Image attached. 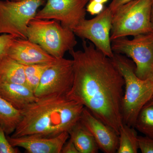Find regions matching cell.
<instances>
[{"instance_id":"7","label":"cell","mask_w":153,"mask_h":153,"mask_svg":"<svg viewBox=\"0 0 153 153\" xmlns=\"http://www.w3.org/2000/svg\"><path fill=\"white\" fill-rule=\"evenodd\" d=\"M123 37L111 41L114 53L125 55L134 63L135 72L140 79L152 78L153 75V32Z\"/></svg>"},{"instance_id":"23","label":"cell","mask_w":153,"mask_h":153,"mask_svg":"<svg viewBox=\"0 0 153 153\" xmlns=\"http://www.w3.org/2000/svg\"><path fill=\"white\" fill-rule=\"evenodd\" d=\"M139 149L142 153H153V138L146 136L138 137Z\"/></svg>"},{"instance_id":"9","label":"cell","mask_w":153,"mask_h":153,"mask_svg":"<svg viewBox=\"0 0 153 153\" xmlns=\"http://www.w3.org/2000/svg\"><path fill=\"white\" fill-rule=\"evenodd\" d=\"M112 15L108 7L105 8L94 18L85 19L73 30L75 36L89 40L97 49L111 58L114 55L110 39Z\"/></svg>"},{"instance_id":"27","label":"cell","mask_w":153,"mask_h":153,"mask_svg":"<svg viewBox=\"0 0 153 153\" xmlns=\"http://www.w3.org/2000/svg\"><path fill=\"white\" fill-rule=\"evenodd\" d=\"M94 1L97 2L101 4H104L105 3H106L108 1V0H92Z\"/></svg>"},{"instance_id":"17","label":"cell","mask_w":153,"mask_h":153,"mask_svg":"<svg viewBox=\"0 0 153 153\" xmlns=\"http://www.w3.org/2000/svg\"><path fill=\"white\" fill-rule=\"evenodd\" d=\"M22 117V110L17 109L0 96V125L7 135L15 131Z\"/></svg>"},{"instance_id":"20","label":"cell","mask_w":153,"mask_h":153,"mask_svg":"<svg viewBox=\"0 0 153 153\" xmlns=\"http://www.w3.org/2000/svg\"><path fill=\"white\" fill-rule=\"evenodd\" d=\"M53 63L25 66L26 85L34 91V93L39 85L44 71Z\"/></svg>"},{"instance_id":"14","label":"cell","mask_w":153,"mask_h":153,"mask_svg":"<svg viewBox=\"0 0 153 153\" xmlns=\"http://www.w3.org/2000/svg\"><path fill=\"white\" fill-rule=\"evenodd\" d=\"M0 96L19 110L25 109L38 99L26 85L1 81H0Z\"/></svg>"},{"instance_id":"24","label":"cell","mask_w":153,"mask_h":153,"mask_svg":"<svg viewBox=\"0 0 153 153\" xmlns=\"http://www.w3.org/2000/svg\"><path fill=\"white\" fill-rule=\"evenodd\" d=\"M104 4L90 0L86 7V11L91 15H97L103 10Z\"/></svg>"},{"instance_id":"5","label":"cell","mask_w":153,"mask_h":153,"mask_svg":"<svg viewBox=\"0 0 153 153\" xmlns=\"http://www.w3.org/2000/svg\"><path fill=\"white\" fill-rule=\"evenodd\" d=\"M153 0H132L113 13L111 41L153 32Z\"/></svg>"},{"instance_id":"6","label":"cell","mask_w":153,"mask_h":153,"mask_svg":"<svg viewBox=\"0 0 153 153\" xmlns=\"http://www.w3.org/2000/svg\"><path fill=\"white\" fill-rule=\"evenodd\" d=\"M44 0H0V35L10 34L26 39L27 30Z\"/></svg>"},{"instance_id":"1","label":"cell","mask_w":153,"mask_h":153,"mask_svg":"<svg viewBox=\"0 0 153 153\" xmlns=\"http://www.w3.org/2000/svg\"><path fill=\"white\" fill-rule=\"evenodd\" d=\"M82 50L69 52L74 80L67 94L119 135L123 124L122 101L124 80L112 58L83 40Z\"/></svg>"},{"instance_id":"19","label":"cell","mask_w":153,"mask_h":153,"mask_svg":"<svg viewBox=\"0 0 153 153\" xmlns=\"http://www.w3.org/2000/svg\"><path fill=\"white\" fill-rule=\"evenodd\" d=\"M134 128L146 136L153 138V97L140 111Z\"/></svg>"},{"instance_id":"13","label":"cell","mask_w":153,"mask_h":153,"mask_svg":"<svg viewBox=\"0 0 153 153\" xmlns=\"http://www.w3.org/2000/svg\"><path fill=\"white\" fill-rule=\"evenodd\" d=\"M7 55L24 66L53 63L57 59L48 54L40 45L28 39H14Z\"/></svg>"},{"instance_id":"31","label":"cell","mask_w":153,"mask_h":153,"mask_svg":"<svg viewBox=\"0 0 153 153\" xmlns=\"http://www.w3.org/2000/svg\"><path fill=\"white\" fill-rule=\"evenodd\" d=\"M10 1H16V0H10Z\"/></svg>"},{"instance_id":"4","label":"cell","mask_w":153,"mask_h":153,"mask_svg":"<svg viewBox=\"0 0 153 153\" xmlns=\"http://www.w3.org/2000/svg\"><path fill=\"white\" fill-rule=\"evenodd\" d=\"M27 38L56 59L63 57L77 44L73 30L54 20H31L27 30Z\"/></svg>"},{"instance_id":"12","label":"cell","mask_w":153,"mask_h":153,"mask_svg":"<svg viewBox=\"0 0 153 153\" xmlns=\"http://www.w3.org/2000/svg\"><path fill=\"white\" fill-rule=\"evenodd\" d=\"M7 137L13 146L23 148L27 153H61L62 148L69 138V135L68 132H64L52 137L27 135Z\"/></svg>"},{"instance_id":"29","label":"cell","mask_w":153,"mask_h":153,"mask_svg":"<svg viewBox=\"0 0 153 153\" xmlns=\"http://www.w3.org/2000/svg\"><path fill=\"white\" fill-rule=\"evenodd\" d=\"M151 79L153 81V75L152 76V78H151Z\"/></svg>"},{"instance_id":"3","label":"cell","mask_w":153,"mask_h":153,"mask_svg":"<svg viewBox=\"0 0 153 153\" xmlns=\"http://www.w3.org/2000/svg\"><path fill=\"white\" fill-rule=\"evenodd\" d=\"M112 59L124 80L122 101L123 123L134 127L140 111L153 97V81L139 78L135 72L134 64L125 56L114 53Z\"/></svg>"},{"instance_id":"11","label":"cell","mask_w":153,"mask_h":153,"mask_svg":"<svg viewBox=\"0 0 153 153\" xmlns=\"http://www.w3.org/2000/svg\"><path fill=\"white\" fill-rule=\"evenodd\" d=\"M79 121L92 134L100 149L105 153H117L119 135L113 129L96 117L85 107Z\"/></svg>"},{"instance_id":"25","label":"cell","mask_w":153,"mask_h":153,"mask_svg":"<svg viewBox=\"0 0 153 153\" xmlns=\"http://www.w3.org/2000/svg\"><path fill=\"white\" fill-rule=\"evenodd\" d=\"M61 153H79L77 149L71 139L69 138L68 140L64 145L62 150Z\"/></svg>"},{"instance_id":"15","label":"cell","mask_w":153,"mask_h":153,"mask_svg":"<svg viewBox=\"0 0 153 153\" xmlns=\"http://www.w3.org/2000/svg\"><path fill=\"white\" fill-rule=\"evenodd\" d=\"M68 134L79 153L98 152L99 149L93 135L79 121Z\"/></svg>"},{"instance_id":"10","label":"cell","mask_w":153,"mask_h":153,"mask_svg":"<svg viewBox=\"0 0 153 153\" xmlns=\"http://www.w3.org/2000/svg\"><path fill=\"white\" fill-rule=\"evenodd\" d=\"M90 0H47L35 19L54 20L73 30L85 19L86 7Z\"/></svg>"},{"instance_id":"2","label":"cell","mask_w":153,"mask_h":153,"mask_svg":"<svg viewBox=\"0 0 153 153\" xmlns=\"http://www.w3.org/2000/svg\"><path fill=\"white\" fill-rule=\"evenodd\" d=\"M84 108L67 95L53 94L38 98L22 110V120L11 137H52L68 133L79 121Z\"/></svg>"},{"instance_id":"21","label":"cell","mask_w":153,"mask_h":153,"mask_svg":"<svg viewBox=\"0 0 153 153\" xmlns=\"http://www.w3.org/2000/svg\"><path fill=\"white\" fill-rule=\"evenodd\" d=\"M17 38L12 35L3 34L0 35V61L7 55L8 50L14 39Z\"/></svg>"},{"instance_id":"22","label":"cell","mask_w":153,"mask_h":153,"mask_svg":"<svg viewBox=\"0 0 153 153\" xmlns=\"http://www.w3.org/2000/svg\"><path fill=\"white\" fill-rule=\"evenodd\" d=\"M6 135L0 125V153H19V150L11 144Z\"/></svg>"},{"instance_id":"26","label":"cell","mask_w":153,"mask_h":153,"mask_svg":"<svg viewBox=\"0 0 153 153\" xmlns=\"http://www.w3.org/2000/svg\"><path fill=\"white\" fill-rule=\"evenodd\" d=\"M131 1L132 0H111V2L110 4L108 7L109 8L113 14L121 6L123 5L126 3Z\"/></svg>"},{"instance_id":"16","label":"cell","mask_w":153,"mask_h":153,"mask_svg":"<svg viewBox=\"0 0 153 153\" xmlns=\"http://www.w3.org/2000/svg\"><path fill=\"white\" fill-rule=\"evenodd\" d=\"M0 81L26 85L25 66L6 55L0 61Z\"/></svg>"},{"instance_id":"8","label":"cell","mask_w":153,"mask_h":153,"mask_svg":"<svg viewBox=\"0 0 153 153\" xmlns=\"http://www.w3.org/2000/svg\"><path fill=\"white\" fill-rule=\"evenodd\" d=\"M73 80L72 59L58 58L44 71L35 95L38 98L53 94L67 95L72 87Z\"/></svg>"},{"instance_id":"28","label":"cell","mask_w":153,"mask_h":153,"mask_svg":"<svg viewBox=\"0 0 153 153\" xmlns=\"http://www.w3.org/2000/svg\"><path fill=\"white\" fill-rule=\"evenodd\" d=\"M152 23L153 26V7H152Z\"/></svg>"},{"instance_id":"18","label":"cell","mask_w":153,"mask_h":153,"mask_svg":"<svg viewBox=\"0 0 153 153\" xmlns=\"http://www.w3.org/2000/svg\"><path fill=\"white\" fill-rule=\"evenodd\" d=\"M138 137L134 128L123 124L119 132L118 147L117 153H137Z\"/></svg>"},{"instance_id":"30","label":"cell","mask_w":153,"mask_h":153,"mask_svg":"<svg viewBox=\"0 0 153 153\" xmlns=\"http://www.w3.org/2000/svg\"><path fill=\"white\" fill-rule=\"evenodd\" d=\"M16 1H22V0H16Z\"/></svg>"}]
</instances>
